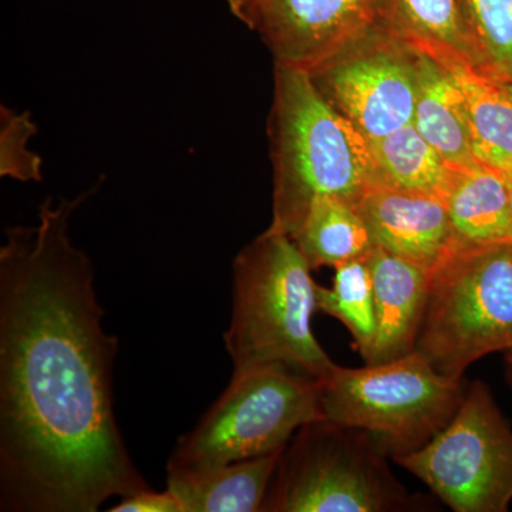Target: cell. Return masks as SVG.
Returning <instances> with one entry per match:
<instances>
[{
  "label": "cell",
  "mask_w": 512,
  "mask_h": 512,
  "mask_svg": "<svg viewBox=\"0 0 512 512\" xmlns=\"http://www.w3.org/2000/svg\"><path fill=\"white\" fill-rule=\"evenodd\" d=\"M43 202L0 248V507L96 512L150 485L113 407L119 339L104 332L92 262L70 241L96 191Z\"/></svg>",
  "instance_id": "cell-1"
},
{
  "label": "cell",
  "mask_w": 512,
  "mask_h": 512,
  "mask_svg": "<svg viewBox=\"0 0 512 512\" xmlns=\"http://www.w3.org/2000/svg\"><path fill=\"white\" fill-rule=\"evenodd\" d=\"M312 268L288 235L271 229L232 264V315L225 348L232 375L275 369L322 382L336 365L316 339Z\"/></svg>",
  "instance_id": "cell-2"
},
{
  "label": "cell",
  "mask_w": 512,
  "mask_h": 512,
  "mask_svg": "<svg viewBox=\"0 0 512 512\" xmlns=\"http://www.w3.org/2000/svg\"><path fill=\"white\" fill-rule=\"evenodd\" d=\"M269 134L275 164L271 231L291 238L316 198L357 204L375 181L369 141L303 70L276 64Z\"/></svg>",
  "instance_id": "cell-3"
},
{
  "label": "cell",
  "mask_w": 512,
  "mask_h": 512,
  "mask_svg": "<svg viewBox=\"0 0 512 512\" xmlns=\"http://www.w3.org/2000/svg\"><path fill=\"white\" fill-rule=\"evenodd\" d=\"M366 431L328 419L305 424L286 444L262 511L404 512L429 510L393 471Z\"/></svg>",
  "instance_id": "cell-4"
},
{
  "label": "cell",
  "mask_w": 512,
  "mask_h": 512,
  "mask_svg": "<svg viewBox=\"0 0 512 512\" xmlns=\"http://www.w3.org/2000/svg\"><path fill=\"white\" fill-rule=\"evenodd\" d=\"M416 350L453 379L512 350V242L457 244L431 269Z\"/></svg>",
  "instance_id": "cell-5"
},
{
  "label": "cell",
  "mask_w": 512,
  "mask_h": 512,
  "mask_svg": "<svg viewBox=\"0 0 512 512\" xmlns=\"http://www.w3.org/2000/svg\"><path fill=\"white\" fill-rule=\"evenodd\" d=\"M468 383L414 350L380 365L336 366L320 382L323 419L366 431L392 460L429 444L456 416Z\"/></svg>",
  "instance_id": "cell-6"
},
{
  "label": "cell",
  "mask_w": 512,
  "mask_h": 512,
  "mask_svg": "<svg viewBox=\"0 0 512 512\" xmlns=\"http://www.w3.org/2000/svg\"><path fill=\"white\" fill-rule=\"evenodd\" d=\"M320 419V382L275 369L232 375L200 423L178 440L167 471L202 473L284 450L296 431Z\"/></svg>",
  "instance_id": "cell-7"
},
{
  "label": "cell",
  "mask_w": 512,
  "mask_h": 512,
  "mask_svg": "<svg viewBox=\"0 0 512 512\" xmlns=\"http://www.w3.org/2000/svg\"><path fill=\"white\" fill-rule=\"evenodd\" d=\"M393 461L453 511L510 510L512 427L481 380L468 383L456 416L429 444Z\"/></svg>",
  "instance_id": "cell-8"
},
{
  "label": "cell",
  "mask_w": 512,
  "mask_h": 512,
  "mask_svg": "<svg viewBox=\"0 0 512 512\" xmlns=\"http://www.w3.org/2000/svg\"><path fill=\"white\" fill-rule=\"evenodd\" d=\"M309 74L322 96L367 141L413 123L416 52L383 20Z\"/></svg>",
  "instance_id": "cell-9"
},
{
  "label": "cell",
  "mask_w": 512,
  "mask_h": 512,
  "mask_svg": "<svg viewBox=\"0 0 512 512\" xmlns=\"http://www.w3.org/2000/svg\"><path fill=\"white\" fill-rule=\"evenodd\" d=\"M384 0H262L249 28L276 64L311 73L382 22Z\"/></svg>",
  "instance_id": "cell-10"
},
{
  "label": "cell",
  "mask_w": 512,
  "mask_h": 512,
  "mask_svg": "<svg viewBox=\"0 0 512 512\" xmlns=\"http://www.w3.org/2000/svg\"><path fill=\"white\" fill-rule=\"evenodd\" d=\"M357 208L376 247L423 266L436 268L457 245L450 217L439 195L372 184Z\"/></svg>",
  "instance_id": "cell-11"
},
{
  "label": "cell",
  "mask_w": 512,
  "mask_h": 512,
  "mask_svg": "<svg viewBox=\"0 0 512 512\" xmlns=\"http://www.w3.org/2000/svg\"><path fill=\"white\" fill-rule=\"evenodd\" d=\"M410 46L429 53L444 67L461 97L473 140L474 154L481 163L500 173L512 171V97L476 62L454 47L403 36Z\"/></svg>",
  "instance_id": "cell-12"
},
{
  "label": "cell",
  "mask_w": 512,
  "mask_h": 512,
  "mask_svg": "<svg viewBox=\"0 0 512 512\" xmlns=\"http://www.w3.org/2000/svg\"><path fill=\"white\" fill-rule=\"evenodd\" d=\"M366 262L375 293L376 336L365 363L380 365L416 350L430 271L376 245Z\"/></svg>",
  "instance_id": "cell-13"
},
{
  "label": "cell",
  "mask_w": 512,
  "mask_h": 512,
  "mask_svg": "<svg viewBox=\"0 0 512 512\" xmlns=\"http://www.w3.org/2000/svg\"><path fill=\"white\" fill-rule=\"evenodd\" d=\"M457 244L512 242V208L503 173L481 163L450 168L441 192Z\"/></svg>",
  "instance_id": "cell-14"
},
{
  "label": "cell",
  "mask_w": 512,
  "mask_h": 512,
  "mask_svg": "<svg viewBox=\"0 0 512 512\" xmlns=\"http://www.w3.org/2000/svg\"><path fill=\"white\" fill-rule=\"evenodd\" d=\"M284 450L202 473L167 471V488L183 512L262 511Z\"/></svg>",
  "instance_id": "cell-15"
},
{
  "label": "cell",
  "mask_w": 512,
  "mask_h": 512,
  "mask_svg": "<svg viewBox=\"0 0 512 512\" xmlns=\"http://www.w3.org/2000/svg\"><path fill=\"white\" fill-rule=\"evenodd\" d=\"M412 49L416 52L417 72L413 124L448 167H466L478 158L460 90L434 57L416 47Z\"/></svg>",
  "instance_id": "cell-16"
},
{
  "label": "cell",
  "mask_w": 512,
  "mask_h": 512,
  "mask_svg": "<svg viewBox=\"0 0 512 512\" xmlns=\"http://www.w3.org/2000/svg\"><path fill=\"white\" fill-rule=\"evenodd\" d=\"M291 239L312 269L365 259L375 248L357 204L338 197L312 201Z\"/></svg>",
  "instance_id": "cell-17"
},
{
  "label": "cell",
  "mask_w": 512,
  "mask_h": 512,
  "mask_svg": "<svg viewBox=\"0 0 512 512\" xmlns=\"http://www.w3.org/2000/svg\"><path fill=\"white\" fill-rule=\"evenodd\" d=\"M369 144L375 175L373 184L441 198L450 167L413 123Z\"/></svg>",
  "instance_id": "cell-18"
},
{
  "label": "cell",
  "mask_w": 512,
  "mask_h": 512,
  "mask_svg": "<svg viewBox=\"0 0 512 512\" xmlns=\"http://www.w3.org/2000/svg\"><path fill=\"white\" fill-rule=\"evenodd\" d=\"M330 288L316 286L318 312L338 319L355 340L357 352L367 360L376 336L375 293L365 259L338 266Z\"/></svg>",
  "instance_id": "cell-19"
},
{
  "label": "cell",
  "mask_w": 512,
  "mask_h": 512,
  "mask_svg": "<svg viewBox=\"0 0 512 512\" xmlns=\"http://www.w3.org/2000/svg\"><path fill=\"white\" fill-rule=\"evenodd\" d=\"M471 59L491 79L512 84V0H458Z\"/></svg>",
  "instance_id": "cell-20"
},
{
  "label": "cell",
  "mask_w": 512,
  "mask_h": 512,
  "mask_svg": "<svg viewBox=\"0 0 512 512\" xmlns=\"http://www.w3.org/2000/svg\"><path fill=\"white\" fill-rule=\"evenodd\" d=\"M382 20L400 35L454 47L471 57L458 0H384Z\"/></svg>",
  "instance_id": "cell-21"
},
{
  "label": "cell",
  "mask_w": 512,
  "mask_h": 512,
  "mask_svg": "<svg viewBox=\"0 0 512 512\" xmlns=\"http://www.w3.org/2000/svg\"><path fill=\"white\" fill-rule=\"evenodd\" d=\"M35 131L28 114L16 116L2 107V175L20 181L42 180V160L26 150V143Z\"/></svg>",
  "instance_id": "cell-22"
},
{
  "label": "cell",
  "mask_w": 512,
  "mask_h": 512,
  "mask_svg": "<svg viewBox=\"0 0 512 512\" xmlns=\"http://www.w3.org/2000/svg\"><path fill=\"white\" fill-rule=\"evenodd\" d=\"M111 512H183L180 501L173 491H154L151 488L121 498Z\"/></svg>",
  "instance_id": "cell-23"
},
{
  "label": "cell",
  "mask_w": 512,
  "mask_h": 512,
  "mask_svg": "<svg viewBox=\"0 0 512 512\" xmlns=\"http://www.w3.org/2000/svg\"><path fill=\"white\" fill-rule=\"evenodd\" d=\"M262 0H227L229 9L245 25L251 26L252 20Z\"/></svg>",
  "instance_id": "cell-24"
},
{
  "label": "cell",
  "mask_w": 512,
  "mask_h": 512,
  "mask_svg": "<svg viewBox=\"0 0 512 512\" xmlns=\"http://www.w3.org/2000/svg\"><path fill=\"white\" fill-rule=\"evenodd\" d=\"M505 376L512 389V350L505 352Z\"/></svg>",
  "instance_id": "cell-25"
},
{
  "label": "cell",
  "mask_w": 512,
  "mask_h": 512,
  "mask_svg": "<svg viewBox=\"0 0 512 512\" xmlns=\"http://www.w3.org/2000/svg\"><path fill=\"white\" fill-rule=\"evenodd\" d=\"M505 178V184H507L508 195H510V202L512 208V171L510 173L503 174Z\"/></svg>",
  "instance_id": "cell-26"
},
{
  "label": "cell",
  "mask_w": 512,
  "mask_h": 512,
  "mask_svg": "<svg viewBox=\"0 0 512 512\" xmlns=\"http://www.w3.org/2000/svg\"><path fill=\"white\" fill-rule=\"evenodd\" d=\"M505 90H507L508 94L512 97V84H503Z\"/></svg>",
  "instance_id": "cell-27"
}]
</instances>
